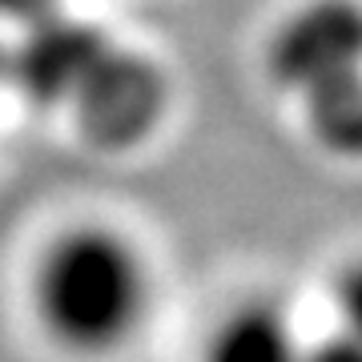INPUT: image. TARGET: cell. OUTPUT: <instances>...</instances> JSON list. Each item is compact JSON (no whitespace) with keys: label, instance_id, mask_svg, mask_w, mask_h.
Instances as JSON below:
<instances>
[{"label":"cell","instance_id":"obj_5","mask_svg":"<svg viewBox=\"0 0 362 362\" xmlns=\"http://www.w3.org/2000/svg\"><path fill=\"white\" fill-rule=\"evenodd\" d=\"M306 346L274 302L233 306L206 342L202 362H302Z\"/></svg>","mask_w":362,"mask_h":362},{"label":"cell","instance_id":"obj_3","mask_svg":"<svg viewBox=\"0 0 362 362\" xmlns=\"http://www.w3.org/2000/svg\"><path fill=\"white\" fill-rule=\"evenodd\" d=\"M358 49L362 28L354 0H314L290 16L274 37V81L302 97L358 81Z\"/></svg>","mask_w":362,"mask_h":362},{"label":"cell","instance_id":"obj_6","mask_svg":"<svg viewBox=\"0 0 362 362\" xmlns=\"http://www.w3.org/2000/svg\"><path fill=\"white\" fill-rule=\"evenodd\" d=\"M302 362H362L358 338L354 334L326 338V342H318V346H306V358Z\"/></svg>","mask_w":362,"mask_h":362},{"label":"cell","instance_id":"obj_8","mask_svg":"<svg viewBox=\"0 0 362 362\" xmlns=\"http://www.w3.org/2000/svg\"><path fill=\"white\" fill-rule=\"evenodd\" d=\"M4 73H8V49L0 45V81H4Z\"/></svg>","mask_w":362,"mask_h":362},{"label":"cell","instance_id":"obj_2","mask_svg":"<svg viewBox=\"0 0 362 362\" xmlns=\"http://www.w3.org/2000/svg\"><path fill=\"white\" fill-rule=\"evenodd\" d=\"M77 129L101 149H133L161 125L169 105L165 73L133 49H117L113 40L89 65L69 97Z\"/></svg>","mask_w":362,"mask_h":362},{"label":"cell","instance_id":"obj_1","mask_svg":"<svg viewBox=\"0 0 362 362\" xmlns=\"http://www.w3.org/2000/svg\"><path fill=\"white\" fill-rule=\"evenodd\" d=\"M28 298L33 318L57 350L77 358H109L145 326L153 274L129 233L105 221H81L40 250Z\"/></svg>","mask_w":362,"mask_h":362},{"label":"cell","instance_id":"obj_7","mask_svg":"<svg viewBox=\"0 0 362 362\" xmlns=\"http://www.w3.org/2000/svg\"><path fill=\"white\" fill-rule=\"evenodd\" d=\"M57 0H0V21H13V25H28L37 16L52 13Z\"/></svg>","mask_w":362,"mask_h":362},{"label":"cell","instance_id":"obj_4","mask_svg":"<svg viewBox=\"0 0 362 362\" xmlns=\"http://www.w3.org/2000/svg\"><path fill=\"white\" fill-rule=\"evenodd\" d=\"M21 28L25 37L8 49L4 81H13L16 89L40 105H65L81 77L89 73V65L109 45L101 28L85 25L77 16H61L57 8Z\"/></svg>","mask_w":362,"mask_h":362}]
</instances>
